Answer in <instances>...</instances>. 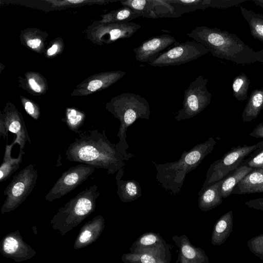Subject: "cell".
<instances>
[{
    "mask_svg": "<svg viewBox=\"0 0 263 263\" xmlns=\"http://www.w3.org/2000/svg\"><path fill=\"white\" fill-rule=\"evenodd\" d=\"M78 134L65 150L67 160L104 168L111 175L125 166L124 161L127 160L117 150L116 144L108 139L105 130H80Z\"/></svg>",
    "mask_w": 263,
    "mask_h": 263,
    "instance_id": "cell-1",
    "label": "cell"
},
{
    "mask_svg": "<svg viewBox=\"0 0 263 263\" xmlns=\"http://www.w3.org/2000/svg\"><path fill=\"white\" fill-rule=\"evenodd\" d=\"M187 35L203 45L216 58L241 65L263 64V48L255 51L237 35L227 31L201 26Z\"/></svg>",
    "mask_w": 263,
    "mask_h": 263,
    "instance_id": "cell-2",
    "label": "cell"
},
{
    "mask_svg": "<svg viewBox=\"0 0 263 263\" xmlns=\"http://www.w3.org/2000/svg\"><path fill=\"white\" fill-rule=\"evenodd\" d=\"M216 143L213 137H210L189 151H184L177 161L163 164L154 163L157 170L156 180L166 190L177 195L180 192L186 175L212 152Z\"/></svg>",
    "mask_w": 263,
    "mask_h": 263,
    "instance_id": "cell-3",
    "label": "cell"
},
{
    "mask_svg": "<svg viewBox=\"0 0 263 263\" xmlns=\"http://www.w3.org/2000/svg\"><path fill=\"white\" fill-rule=\"evenodd\" d=\"M105 108L120 122L117 149L127 161L134 156L127 152L129 148L126 142L127 129L138 119H149V103L139 95L126 92L112 98L106 104Z\"/></svg>",
    "mask_w": 263,
    "mask_h": 263,
    "instance_id": "cell-4",
    "label": "cell"
},
{
    "mask_svg": "<svg viewBox=\"0 0 263 263\" xmlns=\"http://www.w3.org/2000/svg\"><path fill=\"white\" fill-rule=\"evenodd\" d=\"M99 195L98 186L95 184L72 198L50 220L53 229L63 236L77 227L95 211Z\"/></svg>",
    "mask_w": 263,
    "mask_h": 263,
    "instance_id": "cell-5",
    "label": "cell"
},
{
    "mask_svg": "<svg viewBox=\"0 0 263 263\" xmlns=\"http://www.w3.org/2000/svg\"><path fill=\"white\" fill-rule=\"evenodd\" d=\"M262 146L263 141H261L252 145H238L231 148L221 159L214 161L210 166L206 178L199 192L225 178L241 164L247 156Z\"/></svg>",
    "mask_w": 263,
    "mask_h": 263,
    "instance_id": "cell-6",
    "label": "cell"
},
{
    "mask_svg": "<svg viewBox=\"0 0 263 263\" xmlns=\"http://www.w3.org/2000/svg\"><path fill=\"white\" fill-rule=\"evenodd\" d=\"M37 171L31 163L15 175L4 191L6 199L2 206V214L9 213L21 204L36 184Z\"/></svg>",
    "mask_w": 263,
    "mask_h": 263,
    "instance_id": "cell-7",
    "label": "cell"
},
{
    "mask_svg": "<svg viewBox=\"0 0 263 263\" xmlns=\"http://www.w3.org/2000/svg\"><path fill=\"white\" fill-rule=\"evenodd\" d=\"M207 78L199 76L185 90L182 108L175 116L179 121L191 119L203 110L211 103L212 93L207 89Z\"/></svg>",
    "mask_w": 263,
    "mask_h": 263,
    "instance_id": "cell-8",
    "label": "cell"
},
{
    "mask_svg": "<svg viewBox=\"0 0 263 263\" xmlns=\"http://www.w3.org/2000/svg\"><path fill=\"white\" fill-rule=\"evenodd\" d=\"M141 26L136 23H101L94 21L87 28L86 37L94 44L103 46L119 39L131 37Z\"/></svg>",
    "mask_w": 263,
    "mask_h": 263,
    "instance_id": "cell-9",
    "label": "cell"
},
{
    "mask_svg": "<svg viewBox=\"0 0 263 263\" xmlns=\"http://www.w3.org/2000/svg\"><path fill=\"white\" fill-rule=\"evenodd\" d=\"M209 52L208 49L197 42L194 40L187 41L178 43L148 64L158 67L180 65L197 59Z\"/></svg>",
    "mask_w": 263,
    "mask_h": 263,
    "instance_id": "cell-10",
    "label": "cell"
},
{
    "mask_svg": "<svg viewBox=\"0 0 263 263\" xmlns=\"http://www.w3.org/2000/svg\"><path fill=\"white\" fill-rule=\"evenodd\" d=\"M95 169L91 165L83 163L70 167L58 179L45 196V200L51 202L70 192L87 180Z\"/></svg>",
    "mask_w": 263,
    "mask_h": 263,
    "instance_id": "cell-11",
    "label": "cell"
},
{
    "mask_svg": "<svg viewBox=\"0 0 263 263\" xmlns=\"http://www.w3.org/2000/svg\"><path fill=\"white\" fill-rule=\"evenodd\" d=\"M130 252L148 254L171 262L170 246L159 234L146 232L141 235L129 248Z\"/></svg>",
    "mask_w": 263,
    "mask_h": 263,
    "instance_id": "cell-12",
    "label": "cell"
},
{
    "mask_svg": "<svg viewBox=\"0 0 263 263\" xmlns=\"http://www.w3.org/2000/svg\"><path fill=\"white\" fill-rule=\"evenodd\" d=\"M0 253L16 262L31 259L36 251L24 241L20 231L15 230L5 236L0 242Z\"/></svg>",
    "mask_w": 263,
    "mask_h": 263,
    "instance_id": "cell-13",
    "label": "cell"
},
{
    "mask_svg": "<svg viewBox=\"0 0 263 263\" xmlns=\"http://www.w3.org/2000/svg\"><path fill=\"white\" fill-rule=\"evenodd\" d=\"M126 72L121 70L102 72L94 74L79 84L70 95L85 96L103 90L121 79Z\"/></svg>",
    "mask_w": 263,
    "mask_h": 263,
    "instance_id": "cell-14",
    "label": "cell"
},
{
    "mask_svg": "<svg viewBox=\"0 0 263 263\" xmlns=\"http://www.w3.org/2000/svg\"><path fill=\"white\" fill-rule=\"evenodd\" d=\"M123 7H127L149 18L177 17L168 0H127L120 1Z\"/></svg>",
    "mask_w": 263,
    "mask_h": 263,
    "instance_id": "cell-15",
    "label": "cell"
},
{
    "mask_svg": "<svg viewBox=\"0 0 263 263\" xmlns=\"http://www.w3.org/2000/svg\"><path fill=\"white\" fill-rule=\"evenodd\" d=\"M178 43L174 36L167 34L152 36L134 49L135 59L140 62L149 63Z\"/></svg>",
    "mask_w": 263,
    "mask_h": 263,
    "instance_id": "cell-16",
    "label": "cell"
},
{
    "mask_svg": "<svg viewBox=\"0 0 263 263\" xmlns=\"http://www.w3.org/2000/svg\"><path fill=\"white\" fill-rule=\"evenodd\" d=\"M0 118L4 121L7 132L16 135L11 144H18L20 152L23 151L26 142L31 144V141L22 114L12 103L8 101L4 106L3 111L0 112Z\"/></svg>",
    "mask_w": 263,
    "mask_h": 263,
    "instance_id": "cell-17",
    "label": "cell"
},
{
    "mask_svg": "<svg viewBox=\"0 0 263 263\" xmlns=\"http://www.w3.org/2000/svg\"><path fill=\"white\" fill-rule=\"evenodd\" d=\"M172 240L178 248L180 263H209L205 252L201 248L193 246L186 235H175Z\"/></svg>",
    "mask_w": 263,
    "mask_h": 263,
    "instance_id": "cell-18",
    "label": "cell"
},
{
    "mask_svg": "<svg viewBox=\"0 0 263 263\" xmlns=\"http://www.w3.org/2000/svg\"><path fill=\"white\" fill-rule=\"evenodd\" d=\"M105 227V220L98 215L85 223L74 242L73 248L78 250L88 246L99 238Z\"/></svg>",
    "mask_w": 263,
    "mask_h": 263,
    "instance_id": "cell-19",
    "label": "cell"
},
{
    "mask_svg": "<svg viewBox=\"0 0 263 263\" xmlns=\"http://www.w3.org/2000/svg\"><path fill=\"white\" fill-rule=\"evenodd\" d=\"M262 192L263 169L253 168L236 185L231 195H244Z\"/></svg>",
    "mask_w": 263,
    "mask_h": 263,
    "instance_id": "cell-20",
    "label": "cell"
},
{
    "mask_svg": "<svg viewBox=\"0 0 263 263\" xmlns=\"http://www.w3.org/2000/svg\"><path fill=\"white\" fill-rule=\"evenodd\" d=\"M49 34L37 28H27L21 31V43L29 49L42 54L45 52V42Z\"/></svg>",
    "mask_w": 263,
    "mask_h": 263,
    "instance_id": "cell-21",
    "label": "cell"
},
{
    "mask_svg": "<svg viewBox=\"0 0 263 263\" xmlns=\"http://www.w3.org/2000/svg\"><path fill=\"white\" fill-rule=\"evenodd\" d=\"M18 82L21 88L35 96L45 95L48 87L46 78L35 71H27L24 77L18 76Z\"/></svg>",
    "mask_w": 263,
    "mask_h": 263,
    "instance_id": "cell-22",
    "label": "cell"
},
{
    "mask_svg": "<svg viewBox=\"0 0 263 263\" xmlns=\"http://www.w3.org/2000/svg\"><path fill=\"white\" fill-rule=\"evenodd\" d=\"M123 174L124 171L122 168L117 172L116 176L118 196L124 203L135 201L142 195L141 186L139 182L134 180H122Z\"/></svg>",
    "mask_w": 263,
    "mask_h": 263,
    "instance_id": "cell-23",
    "label": "cell"
},
{
    "mask_svg": "<svg viewBox=\"0 0 263 263\" xmlns=\"http://www.w3.org/2000/svg\"><path fill=\"white\" fill-rule=\"evenodd\" d=\"M223 181L222 179L198 193V208L201 211H210L222 203L221 186Z\"/></svg>",
    "mask_w": 263,
    "mask_h": 263,
    "instance_id": "cell-24",
    "label": "cell"
},
{
    "mask_svg": "<svg viewBox=\"0 0 263 263\" xmlns=\"http://www.w3.org/2000/svg\"><path fill=\"white\" fill-rule=\"evenodd\" d=\"M233 229V212L230 211L222 215L214 226L211 236L212 244L217 246L224 243L232 232Z\"/></svg>",
    "mask_w": 263,
    "mask_h": 263,
    "instance_id": "cell-25",
    "label": "cell"
},
{
    "mask_svg": "<svg viewBox=\"0 0 263 263\" xmlns=\"http://www.w3.org/2000/svg\"><path fill=\"white\" fill-rule=\"evenodd\" d=\"M263 109V88L254 89L250 95L241 114L243 122H250L256 119Z\"/></svg>",
    "mask_w": 263,
    "mask_h": 263,
    "instance_id": "cell-26",
    "label": "cell"
},
{
    "mask_svg": "<svg viewBox=\"0 0 263 263\" xmlns=\"http://www.w3.org/2000/svg\"><path fill=\"white\" fill-rule=\"evenodd\" d=\"M12 144H6L3 162L0 166V182L9 179L12 174L18 169L22 161V157L25 152H20L17 158L11 157Z\"/></svg>",
    "mask_w": 263,
    "mask_h": 263,
    "instance_id": "cell-27",
    "label": "cell"
},
{
    "mask_svg": "<svg viewBox=\"0 0 263 263\" xmlns=\"http://www.w3.org/2000/svg\"><path fill=\"white\" fill-rule=\"evenodd\" d=\"M253 168L246 165H240L233 173L223 179L221 186V194L223 199L231 195L234 188Z\"/></svg>",
    "mask_w": 263,
    "mask_h": 263,
    "instance_id": "cell-28",
    "label": "cell"
},
{
    "mask_svg": "<svg viewBox=\"0 0 263 263\" xmlns=\"http://www.w3.org/2000/svg\"><path fill=\"white\" fill-rule=\"evenodd\" d=\"M241 14L248 23L252 36L263 42V15L240 6Z\"/></svg>",
    "mask_w": 263,
    "mask_h": 263,
    "instance_id": "cell-29",
    "label": "cell"
},
{
    "mask_svg": "<svg viewBox=\"0 0 263 263\" xmlns=\"http://www.w3.org/2000/svg\"><path fill=\"white\" fill-rule=\"evenodd\" d=\"M168 2L178 17L183 13L209 8L210 0H168Z\"/></svg>",
    "mask_w": 263,
    "mask_h": 263,
    "instance_id": "cell-30",
    "label": "cell"
},
{
    "mask_svg": "<svg viewBox=\"0 0 263 263\" xmlns=\"http://www.w3.org/2000/svg\"><path fill=\"white\" fill-rule=\"evenodd\" d=\"M140 15L132 9L123 7L101 15V23H127Z\"/></svg>",
    "mask_w": 263,
    "mask_h": 263,
    "instance_id": "cell-31",
    "label": "cell"
},
{
    "mask_svg": "<svg viewBox=\"0 0 263 263\" xmlns=\"http://www.w3.org/2000/svg\"><path fill=\"white\" fill-rule=\"evenodd\" d=\"M85 119L86 114L84 111L75 107H67L65 118L62 119V121L66 124L70 130L78 134Z\"/></svg>",
    "mask_w": 263,
    "mask_h": 263,
    "instance_id": "cell-32",
    "label": "cell"
},
{
    "mask_svg": "<svg viewBox=\"0 0 263 263\" xmlns=\"http://www.w3.org/2000/svg\"><path fill=\"white\" fill-rule=\"evenodd\" d=\"M250 84V81L246 74L241 73L235 77L232 85L235 98L239 101L247 100Z\"/></svg>",
    "mask_w": 263,
    "mask_h": 263,
    "instance_id": "cell-33",
    "label": "cell"
},
{
    "mask_svg": "<svg viewBox=\"0 0 263 263\" xmlns=\"http://www.w3.org/2000/svg\"><path fill=\"white\" fill-rule=\"evenodd\" d=\"M49 3L51 7L57 9L76 7L83 5L93 4L105 5L109 3L115 2L117 1L110 0H45Z\"/></svg>",
    "mask_w": 263,
    "mask_h": 263,
    "instance_id": "cell-34",
    "label": "cell"
},
{
    "mask_svg": "<svg viewBox=\"0 0 263 263\" xmlns=\"http://www.w3.org/2000/svg\"><path fill=\"white\" fill-rule=\"evenodd\" d=\"M121 260L123 263H171L151 254L132 252L123 254Z\"/></svg>",
    "mask_w": 263,
    "mask_h": 263,
    "instance_id": "cell-35",
    "label": "cell"
},
{
    "mask_svg": "<svg viewBox=\"0 0 263 263\" xmlns=\"http://www.w3.org/2000/svg\"><path fill=\"white\" fill-rule=\"evenodd\" d=\"M21 104L28 115L34 120H38L41 116L39 105L30 99L20 96Z\"/></svg>",
    "mask_w": 263,
    "mask_h": 263,
    "instance_id": "cell-36",
    "label": "cell"
},
{
    "mask_svg": "<svg viewBox=\"0 0 263 263\" xmlns=\"http://www.w3.org/2000/svg\"><path fill=\"white\" fill-rule=\"evenodd\" d=\"M247 246L254 255L263 259V233L250 238L247 241Z\"/></svg>",
    "mask_w": 263,
    "mask_h": 263,
    "instance_id": "cell-37",
    "label": "cell"
},
{
    "mask_svg": "<svg viewBox=\"0 0 263 263\" xmlns=\"http://www.w3.org/2000/svg\"><path fill=\"white\" fill-rule=\"evenodd\" d=\"M64 48V43L63 39L57 37L51 43L50 46L45 50V56L49 59L53 58L61 54Z\"/></svg>",
    "mask_w": 263,
    "mask_h": 263,
    "instance_id": "cell-38",
    "label": "cell"
},
{
    "mask_svg": "<svg viewBox=\"0 0 263 263\" xmlns=\"http://www.w3.org/2000/svg\"><path fill=\"white\" fill-rule=\"evenodd\" d=\"M241 165H246L252 168H260L263 166V149L247 161H243Z\"/></svg>",
    "mask_w": 263,
    "mask_h": 263,
    "instance_id": "cell-39",
    "label": "cell"
},
{
    "mask_svg": "<svg viewBox=\"0 0 263 263\" xmlns=\"http://www.w3.org/2000/svg\"><path fill=\"white\" fill-rule=\"evenodd\" d=\"M245 204L250 208L263 211V197L248 200Z\"/></svg>",
    "mask_w": 263,
    "mask_h": 263,
    "instance_id": "cell-40",
    "label": "cell"
},
{
    "mask_svg": "<svg viewBox=\"0 0 263 263\" xmlns=\"http://www.w3.org/2000/svg\"><path fill=\"white\" fill-rule=\"evenodd\" d=\"M249 136L256 138H263V121L256 125Z\"/></svg>",
    "mask_w": 263,
    "mask_h": 263,
    "instance_id": "cell-41",
    "label": "cell"
},
{
    "mask_svg": "<svg viewBox=\"0 0 263 263\" xmlns=\"http://www.w3.org/2000/svg\"><path fill=\"white\" fill-rule=\"evenodd\" d=\"M7 133L8 132L4 121L0 118V135L3 136L4 139H6L7 136Z\"/></svg>",
    "mask_w": 263,
    "mask_h": 263,
    "instance_id": "cell-42",
    "label": "cell"
},
{
    "mask_svg": "<svg viewBox=\"0 0 263 263\" xmlns=\"http://www.w3.org/2000/svg\"><path fill=\"white\" fill-rule=\"evenodd\" d=\"M252 1L256 5L263 9V0H252Z\"/></svg>",
    "mask_w": 263,
    "mask_h": 263,
    "instance_id": "cell-43",
    "label": "cell"
},
{
    "mask_svg": "<svg viewBox=\"0 0 263 263\" xmlns=\"http://www.w3.org/2000/svg\"><path fill=\"white\" fill-rule=\"evenodd\" d=\"M262 168V169H263V166H262V167L261 168Z\"/></svg>",
    "mask_w": 263,
    "mask_h": 263,
    "instance_id": "cell-44",
    "label": "cell"
}]
</instances>
